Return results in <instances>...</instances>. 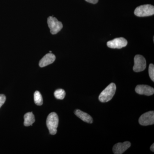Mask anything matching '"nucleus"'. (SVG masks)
I'll return each mask as SVG.
<instances>
[{"label": "nucleus", "instance_id": "0eeeda50", "mask_svg": "<svg viewBox=\"0 0 154 154\" xmlns=\"http://www.w3.org/2000/svg\"><path fill=\"white\" fill-rule=\"evenodd\" d=\"M128 44V41L123 37L114 38L113 40L107 42V47L111 48L120 49L125 47Z\"/></svg>", "mask_w": 154, "mask_h": 154}, {"label": "nucleus", "instance_id": "4468645a", "mask_svg": "<svg viewBox=\"0 0 154 154\" xmlns=\"http://www.w3.org/2000/svg\"><path fill=\"white\" fill-rule=\"evenodd\" d=\"M54 96L56 99L62 100L65 97V91L63 89H58L54 92Z\"/></svg>", "mask_w": 154, "mask_h": 154}, {"label": "nucleus", "instance_id": "6ab92c4d", "mask_svg": "<svg viewBox=\"0 0 154 154\" xmlns=\"http://www.w3.org/2000/svg\"><path fill=\"white\" fill-rule=\"evenodd\" d=\"M49 53H51V51H50Z\"/></svg>", "mask_w": 154, "mask_h": 154}, {"label": "nucleus", "instance_id": "9d476101", "mask_svg": "<svg viewBox=\"0 0 154 154\" xmlns=\"http://www.w3.org/2000/svg\"><path fill=\"white\" fill-rule=\"evenodd\" d=\"M56 57L52 53L47 54L44 56L39 62V66L40 67H44L52 63L55 61Z\"/></svg>", "mask_w": 154, "mask_h": 154}, {"label": "nucleus", "instance_id": "f03ea898", "mask_svg": "<svg viewBox=\"0 0 154 154\" xmlns=\"http://www.w3.org/2000/svg\"><path fill=\"white\" fill-rule=\"evenodd\" d=\"M59 123L58 116L55 112L50 113L48 116L46 125L50 134L55 135L57 132V128Z\"/></svg>", "mask_w": 154, "mask_h": 154}, {"label": "nucleus", "instance_id": "2eb2a0df", "mask_svg": "<svg viewBox=\"0 0 154 154\" xmlns=\"http://www.w3.org/2000/svg\"><path fill=\"white\" fill-rule=\"evenodd\" d=\"M149 74L151 79L154 82V66L153 64L151 63L149 66Z\"/></svg>", "mask_w": 154, "mask_h": 154}, {"label": "nucleus", "instance_id": "dca6fc26", "mask_svg": "<svg viewBox=\"0 0 154 154\" xmlns=\"http://www.w3.org/2000/svg\"><path fill=\"white\" fill-rule=\"evenodd\" d=\"M6 99V96L5 95L0 94V108L5 102Z\"/></svg>", "mask_w": 154, "mask_h": 154}, {"label": "nucleus", "instance_id": "1a4fd4ad", "mask_svg": "<svg viewBox=\"0 0 154 154\" xmlns=\"http://www.w3.org/2000/svg\"><path fill=\"white\" fill-rule=\"evenodd\" d=\"M131 146V143L129 141L123 143H118L113 146V151L115 154H122L127 150Z\"/></svg>", "mask_w": 154, "mask_h": 154}, {"label": "nucleus", "instance_id": "9b49d317", "mask_svg": "<svg viewBox=\"0 0 154 154\" xmlns=\"http://www.w3.org/2000/svg\"><path fill=\"white\" fill-rule=\"evenodd\" d=\"M75 114L85 122L88 123H92L93 122V118L91 116L82 110L77 109L75 111Z\"/></svg>", "mask_w": 154, "mask_h": 154}, {"label": "nucleus", "instance_id": "ddd939ff", "mask_svg": "<svg viewBox=\"0 0 154 154\" xmlns=\"http://www.w3.org/2000/svg\"><path fill=\"white\" fill-rule=\"evenodd\" d=\"M34 102L36 105H42L43 104V99L40 92L36 91L34 94Z\"/></svg>", "mask_w": 154, "mask_h": 154}, {"label": "nucleus", "instance_id": "423d86ee", "mask_svg": "<svg viewBox=\"0 0 154 154\" xmlns=\"http://www.w3.org/2000/svg\"><path fill=\"white\" fill-rule=\"evenodd\" d=\"M139 122L141 125L147 126L154 124V112L150 111L141 116L139 119Z\"/></svg>", "mask_w": 154, "mask_h": 154}, {"label": "nucleus", "instance_id": "7ed1b4c3", "mask_svg": "<svg viewBox=\"0 0 154 154\" xmlns=\"http://www.w3.org/2000/svg\"><path fill=\"white\" fill-rule=\"evenodd\" d=\"M134 14L138 17H146L152 16L154 14V7L150 5H145L137 7Z\"/></svg>", "mask_w": 154, "mask_h": 154}, {"label": "nucleus", "instance_id": "20e7f679", "mask_svg": "<svg viewBox=\"0 0 154 154\" xmlns=\"http://www.w3.org/2000/svg\"><path fill=\"white\" fill-rule=\"evenodd\" d=\"M47 23L51 33L53 35L58 33L63 27L62 22L58 21L57 18L53 17H49L48 18Z\"/></svg>", "mask_w": 154, "mask_h": 154}, {"label": "nucleus", "instance_id": "f257e3e1", "mask_svg": "<svg viewBox=\"0 0 154 154\" xmlns=\"http://www.w3.org/2000/svg\"><path fill=\"white\" fill-rule=\"evenodd\" d=\"M116 86L114 83H110L99 95V99L100 102L105 103L110 101L115 95Z\"/></svg>", "mask_w": 154, "mask_h": 154}, {"label": "nucleus", "instance_id": "a211bd4d", "mask_svg": "<svg viewBox=\"0 0 154 154\" xmlns=\"http://www.w3.org/2000/svg\"><path fill=\"white\" fill-rule=\"evenodd\" d=\"M150 150L152 152H154V144L153 143L150 147Z\"/></svg>", "mask_w": 154, "mask_h": 154}, {"label": "nucleus", "instance_id": "f3484780", "mask_svg": "<svg viewBox=\"0 0 154 154\" xmlns=\"http://www.w3.org/2000/svg\"><path fill=\"white\" fill-rule=\"evenodd\" d=\"M85 1L88 2L93 4H96L99 2V0H85Z\"/></svg>", "mask_w": 154, "mask_h": 154}, {"label": "nucleus", "instance_id": "6e6552de", "mask_svg": "<svg viewBox=\"0 0 154 154\" xmlns=\"http://www.w3.org/2000/svg\"><path fill=\"white\" fill-rule=\"evenodd\" d=\"M135 92L140 95L152 96L154 93L153 88L146 85H138L135 89Z\"/></svg>", "mask_w": 154, "mask_h": 154}, {"label": "nucleus", "instance_id": "39448f33", "mask_svg": "<svg viewBox=\"0 0 154 154\" xmlns=\"http://www.w3.org/2000/svg\"><path fill=\"white\" fill-rule=\"evenodd\" d=\"M134 64L133 66L134 71L138 72L143 71L146 68V60L143 56L136 55L134 58Z\"/></svg>", "mask_w": 154, "mask_h": 154}, {"label": "nucleus", "instance_id": "f8f14e48", "mask_svg": "<svg viewBox=\"0 0 154 154\" xmlns=\"http://www.w3.org/2000/svg\"><path fill=\"white\" fill-rule=\"evenodd\" d=\"M24 125L29 126L32 125L35 121V117L32 112H28L24 116Z\"/></svg>", "mask_w": 154, "mask_h": 154}]
</instances>
